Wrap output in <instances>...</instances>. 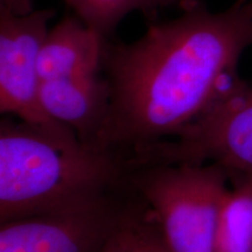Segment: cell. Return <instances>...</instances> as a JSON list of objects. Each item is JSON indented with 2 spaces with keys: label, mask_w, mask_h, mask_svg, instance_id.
Segmentation results:
<instances>
[{
  "label": "cell",
  "mask_w": 252,
  "mask_h": 252,
  "mask_svg": "<svg viewBox=\"0 0 252 252\" xmlns=\"http://www.w3.org/2000/svg\"><path fill=\"white\" fill-rule=\"evenodd\" d=\"M74 14L104 37L112 33L128 14L140 12L156 18L163 8L179 6L184 9L194 0H64Z\"/></svg>",
  "instance_id": "cell-10"
},
{
  "label": "cell",
  "mask_w": 252,
  "mask_h": 252,
  "mask_svg": "<svg viewBox=\"0 0 252 252\" xmlns=\"http://www.w3.org/2000/svg\"><path fill=\"white\" fill-rule=\"evenodd\" d=\"M217 163L229 174L252 176V86L241 81L175 137L128 153L131 166Z\"/></svg>",
  "instance_id": "cell-4"
},
{
  "label": "cell",
  "mask_w": 252,
  "mask_h": 252,
  "mask_svg": "<svg viewBox=\"0 0 252 252\" xmlns=\"http://www.w3.org/2000/svg\"><path fill=\"white\" fill-rule=\"evenodd\" d=\"M135 234L137 252H169L163 245L156 229L147 220L145 212H141L135 222Z\"/></svg>",
  "instance_id": "cell-12"
},
{
  "label": "cell",
  "mask_w": 252,
  "mask_h": 252,
  "mask_svg": "<svg viewBox=\"0 0 252 252\" xmlns=\"http://www.w3.org/2000/svg\"><path fill=\"white\" fill-rule=\"evenodd\" d=\"M0 7L17 14H27L34 11L33 0H0Z\"/></svg>",
  "instance_id": "cell-13"
},
{
  "label": "cell",
  "mask_w": 252,
  "mask_h": 252,
  "mask_svg": "<svg viewBox=\"0 0 252 252\" xmlns=\"http://www.w3.org/2000/svg\"><path fill=\"white\" fill-rule=\"evenodd\" d=\"M108 39L76 15L49 27L39 55L41 81L100 74Z\"/></svg>",
  "instance_id": "cell-8"
},
{
  "label": "cell",
  "mask_w": 252,
  "mask_h": 252,
  "mask_svg": "<svg viewBox=\"0 0 252 252\" xmlns=\"http://www.w3.org/2000/svg\"><path fill=\"white\" fill-rule=\"evenodd\" d=\"M229 184V172L217 163H152L128 172V185L169 252H214Z\"/></svg>",
  "instance_id": "cell-3"
},
{
  "label": "cell",
  "mask_w": 252,
  "mask_h": 252,
  "mask_svg": "<svg viewBox=\"0 0 252 252\" xmlns=\"http://www.w3.org/2000/svg\"><path fill=\"white\" fill-rule=\"evenodd\" d=\"M128 172L125 154L82 143L72 130L6 116L0 122V223L116 196Z\"/></svg>",
  "instance_id": "cell-2"
},
{
  "label": "cell",
  "mask_w": 252,
  "mask_h": 252,
  "mask_svg": "<svg viewBox=\"0 0 252 252\" xmlns=\"http://www.w3.org/2000/svg\"><path fill=\"white\" fill-rule=\"evenodd\" d=\"M251 46L252 0L219 12L194 0L133 42H106L111 97L94 146L126 154L178 135L242 81L238 64Z\"/></svg>",
  "instance_id": "cell-1"
},
{
  "label": "cell",
  "mask_w": 252,
  "mask_h": 252,
  "mask_svg": "<svg viewBox=\"0 0 252 252\" xmlns=\"http://www.w3.org/2000/svg\"><path fill=\"white\" fill-rule=\"evenodd\" d=\"M139 207L119 195L67 212L0 223V252H98Z\"/></svg>",
  "instance_id": "cell-5"
},
{
  "label": "cell",
  "mask_w": 252,
  "mask_h": 252,
  "mask_svg": "<svg viewBox=\"0 0 252 252\" xmlns=\"http://www.w3.org/2000/svg\"><path fill=\"white\" fill-rule=\"evenodd\" d=\"M55 9L17 14L0 7V112L32 125L71 130L45 112L40 100L39 55Z\"/></svg>",
  "instance_id": "cell-6"
},
{
  "label": "cell",
  "mask_w": 252,
  "mask_h": 252,
  "mask_svg": "<svg viewBox=\"0 0 252 252\" xmlns=\"http://www.w3.org/2000/svg\"><path fill=\"white\" fill-rule=\"evenodd\" d=\"M229 175L214 252H252V176Z\"/></svg>",
  "instance_id": "cell-9"
},
{
  "label": "cell",
  "mask_w": 252,
  "mask_h": 252,
  "mask_svg": "<svg viewBox=\"0 0 252 252\" xmlns=\"http://www.w3.org/2000/svg\"><path fill=\"white\" fill-rule=\"evenodd\" d=\"M140 214V209L135 210L130 220L106 242V244L98 252H137L135 222Z\"/></svg>",
  "instance_id": "cell-11"
},
{
  "label": "cell",
  "mask_w": 252,
  "mask_h": 252,
  "mask_svg": "<svg viewBox=\"0 0 252 252\" xmlns=\"http://www.w3.org/2000/svg\"><path fill=\"white\" fill-rule=\"evenodd\" d=\"M110 97L109 82L100 74L41 82L40 100L45 112L90 145H94L108 116Z\"/></svg>",
  "instance_id": "cell-7"
}]
</instances>
